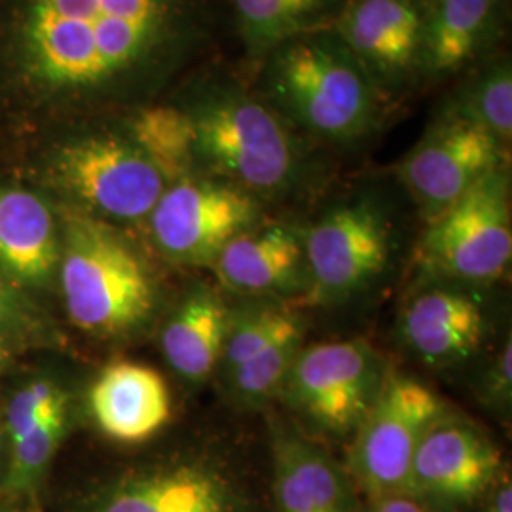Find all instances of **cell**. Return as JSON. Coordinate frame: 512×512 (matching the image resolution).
<instances>
[{
	"mask_svg": "<svg viewBox=\"0 0 512 512\" xmlns=\"http://www.w3.org/2000/svg\"><path fill=\"white\" fill-rule=\"evenodd\" d=\"M207 0H23V78L55 97H103L156 76L207 33Z\"/></svg>",
	"mask_w": 512,
	"mask_h": 512,
	"instance_id": "6da1fadb",
	"label": "cell"
},
{
	"mask_svg": "<svg viewBox=\"0 0 512 512\" xmlns=\"http://www.w3.org/2000/svg\"><path fill=\"white\" fill-rule=\"evenodd\" d=\"M262 63V99L296 128L336 145L376 128L384 93L330 27L287 40Z\"/></svg>",
	"mask_w": 512,
	"mask_h": 512,
	"instance_id": "7a4b0ae2",
	"label": "cell"
},
{
	"mask_svg": "<svg viewBox=\"0 0 512 512\" xmlns=\"http://www.w3.org/2000/svg\"><path fill=\"white\" fill-rule=\"evenodd\" d=\"M57 270L65 310L88 334H129L147 323L156 306V283L143 256L90 213L65 219Z\"/></svg>",
	"mask_w": 512,
	"mask_h": 512,
	"instance_id": "3957f363",
	"label": "cell"
},
{
	"mask_svg": "<svg viewBox=\"0 0 512 512\" xmlns=\"http://www.w3.org/2000/svg\"><path fill=\"white\" fill-rule=\"evenodd\" d=\"M186 109V107H184ZM196 133V162L247 194H279L300 171L289 122L236 82L213 80L186 109Z\"/></svg>",
	"mask_w": 512,
	"mask_h": 512,
	"instance_id": "277c9868",
	"label": "cell"
},
{
	"mask_svg": "<svg viewBox=\"0 0 512 512\" xmlns=\"http://www.w3.org/2000/svg\"><path fill=\"white\" fill-rule=\"evenodd\" d=\"M416 255L425 272L440 277L488 283L503 275L512 256L511 183L505 165L429 220Z\"/></svg>",
	"mask_w": 512,
	"mask_h": 512,
	"instance_id": "5b68a950",
	"label": "cell"
},
{
	"mask_svg": "<svg viewBox=\"0 0 512 512\" xmlns=\"http://www.w3.org/2000/svg\"><path fill=\"white\" fill-rule=\"evenodd\" d=\"M439 395L414 378L384 376L355 429L351 473L372 501L410 494L412 465L425 433L446 416Z\"/></svg>",
	"mask_w": 512,
	"mask_h": 512,
	"instance_id": "8992f818",
	"label": "cell"
},
{
	"mask_svg": "<svg viewBox=\"0 0 512 512\" xmlns=\"http://www.w3.org/2000/svg\"><path fill=\"white\" fill-rule=\"evenodd\" d=\"M382 382L378 353L368 342H325L300 349L281 397L319 431L346 437L363 420Z\"/></svg>",
	"mask_w": 512,
	"mask_h": 512,
	"instance_id": "52a82bcc",
	"label": "cell"
},
{
	"mask_svg": "<svg viewBox=\"0 0 512 512\" xmlns=\"http://www.w3.org/2000/svg\"><path fill=\"white\" fill-rule=\"evenodd\" d=\"M54 177L97 219H147L164 194V177L129 137L88 135L65 145Z\"/></svg>",
	"mask_w": 512,
	"mask_h": 512,
	"instance_id": "ba28073f",
	"label": "cell"
},
{
	"mask_svg": "<svg viewBox=\"0 0 512 512\" xmlns=\"http://www.w3.org/2000/svg\"><path fill=\"white\" fill-rule=\"evenodd\" d=\"M158 249L184 266H211L239 234L255 228L258 205L234 184L186 177L167 184L150 213Z\"/></svg>",
	"mask_w": 512,
	"mask_h": 512,
	"instance_id": "9c48e42d",
	"label": "cell"
},
{
	"mask_svg": "<svg viewBox=\"0 0 512 512\" xmlns=\"http://www.w3.org/2000/svg\"><path fill=\"white\" fill-rule=\"evenodd\" d=\"M503 167V145L486 129L444 110L399 165V179L427 220Z\"/></svg>",
	"mask_w": 512,
	"mask_h": 512,
	"instance_id": "30bf717a",
	"label": "cell"
},
{
	"mask_svg": "<svg viewBox=\"0 0 512 512\" xmlns=\"http://www.w3.org/2000/svg\"><path fill=\"white\" fill-rule=\"evenodd\" d=\"M425 0H344L330 29L380 92H399L425 74Z\"/></svg>",
	"mask_w": 512,
	"mask_h": 512,
	"instance_id": "8fae6325",
	"label": "cell"
},
{
	"mask_svg": "<svg viewBox=\"0 0 512 512\" xmlns=\"http://www.w3.org/2000/svg\"><path fill=\"white\" fill-rule=\"evenodd\" d=\"M310 302H332L363 289L389 258L387 224L370 203H346L311 226L304 238Z\"/></svg>",
	"mask_w": 512,
	"mask_h": 512,
	"instance_id": "7c38bea8",
	"label": "cell"
},
{
	"mask_svg": "<svg viewBox=\"0 0 512 512\" xmlns=\"http://www.w3.org/2000/svg\"><path fill=\"white\" fill-rule=\"evenodd\" d=\"M501 475L499 450L475 425L442 416L421 439L410 494L425 503L461 507L488 492Z\"/></svg>",
	"mask_w": 512,
	"mask_h": 512,
	"instance_id": "4fadbf2b",
	"label": "cell"
},
{
	"mask_svg": "<svg viewBox=\"0 0 512 512\" xmlns=\"http://www.w3.org/2000/svg\"><path fill=\"white\" fill-rule=\"evenodd\" d=\"M92 512H243V507L215 467L181 463L118 482Z\"/></svg>",
	"mask_w": 512,
	"mask_h": 512,
	"instance_id": "5bb4252c",
	"label": "cell"
},
{
	"mask_svg": "<svg viewBox=\"0 0 512 512\" xmlns=\"http://www.w3.org/2000/svg\"><path fill=\"white\" fill-rule=\"evenodd\" d=\"M99 429L118 442H143L171 418V393L162 374L139 363L107 366L90 393Z\"/></svg>",
	"mask_w": 512,
	"mask_h": 512,
	"instance_id": "9a60e30c",
	"label": "cell"
},
{
	"mask_svg": "<svg viewBox=\"0 0 512 512\" xmlns=\"http://www.w3.org/2000/svg\"><path fill=\"white\" fill-rule=\"evenodd\" d=\"M220 283L243 294H279L308 287L304 239L293 228L272 224L232 239L215 260Z\"/></svg>",
	"mask_w": 512,
	"mask_h": 512,
	"instance_id": "2e32d148",
	"label": "cell"
},
{
	"mask_svg": "<svg viewBox=\"0 0 512 512\" xmlns=\"http://www.w3.org/2000/svg\"><path fill=\"white\" fill-rule=\"evenodd\" d=\"M61 238L54 213L35 192L0 186V268L23 289L50 285Z\"/></svg>",
	"mask_w": 512,
	"mask_h": 512,
	"instance_id": "e0dca14e",
	"label": "cell"
},
{
	"mask_svg": "<svg viewBox=\"0 0 512 512\" xmlns=\"http://www.w3.org/2000/svg\"><path fill=\"white\" fill-rule=\"evenodd\" d=\"M404 340L429 365H452L476 353L484 338V313L473 296L431 289L408 302Z\"/></svg>",
	"mask_w": 512,
	"mask_h": 512,
	"instance_id": "ac0fdd59",
	"label": "cell"
},
{
	"mask_svg": "<svg viewBox=\"0 0 512 512\" xmlns=\"http://www.w3.org/2000/svg\"><path fill=\"white\" fill-rule=\"evenodd\" d=\"M274 492L279 512H351L348 480L323 450L296 433L275 435Z\"/></svg>",
	"mask_w": 512,
	"mask_h": 512,
	"instance_id": "d6986e66",
	"label": "cell"
},
{
	"mask_svg": "<svg viewBox=\"0 0 512 512\" xmlns=\"http://www.w3.org/2000/svg\"><path fill=\"white\" fill-rule=\"evenodd\" d=\"M232 311L219 294L200 287L184 298L162 332L169 366L188 382H205L219 368Z\"/></svg>",
	"mask_w": 512,
	"mask_h": 512,
	"instance_id": "ffe728a7",
	"label": "cell"
},
{
	"mask_svg": "<svg viewBox=\"0 0 512 512\" xmlns=\"http://www.w3.org/2000/svg\"><path fill=\"white\" fill-rule=\"evenodd\" d=\"M501 0H435L427 14L425 74L456 73L488 46Z\"/></svg>",
	"mask_w": 512,
	"mask_h": 512,
	"instance_id": "44dd1931",
	"label": "cell"
},
{
	"mask_svg": "<svg viewBox=\"0 0 512 512\" xmlns=\"http://www.w3.org/2000/svg\"><path fill=\"white\" fill-rule=\"evenodd\" d=\"M344 0H232L247 54L262 61L291 38L330 27Z\"/></svg>",
	"mask_w": 512,
	"mask_h": 512,
	"instance_id": "7402d4cb",
	"label": "cell"
},
{
	"mask_svg": "<svg viewBox=\"0 0 512 512\" xmlns=\"http://www.w3.org/2000/svg\"><path fill=\"white\" fill-rule=\"evenodd\" d=\"M129 139L167 184L190 177L194 165H198L194 124L181 107L154 105L139 110L131 122Z\"/></svg>",
	"mask_w": 512,
	"mask_h": 512,
	"instance_id": "603a6c76",
	"label": "cell"
},
{
	"mask_svg": "<svg viewBox=\"0 0 512 512\" xmlns=\"http://www.w3.org/2000/svg\"><path fill=\"white\" fill-rule=\"evenodd\" d=\"M446 110L486 129L505 147L512 137L511 59L499 57L478 69Z\"/></svg>",
	"mask_w": 512,
	"mask_h": 512,
	"instance_id": "cb8c5ba5",
	"label": "cell"
},
{
	"mask_svg": "<svg viewBox=\"0 0 512 512\" xmlns=\"http://www.w3.org/2000/svg\"><path fill=\"white\" fill-rule=\"evenodd\" d=\"M296 330H304L302 317L277 302H262L232 311L220 359L224 376Z\"/></svg>",
	"mask_w": 512,
	"mask_h": 512,
	"instance_id": "d4e9b609",
	"label": "cell"
},
{
	"mask_svg": "<svg viewBox=\"0 0 512 512\" xmlns=\"http://www.w3.org/2000/svg\"><path fill=\"white\" fill-rule=\"evenodd\" d=\"M302 338L304 330L291 332L226 376L239 403L262 408L281 395L294 359L302 349Z\"/></svg>",
	"mask_w": 512,
	"mask_h": 512,
	"instance_id": "484cf974",
	"label": "cell"
},
{
	"mask_svg": "<svg viewBox=\"0 0 512 512\" xmlns=\"http://www.w3.org/2000/svg\"><path fill=\"white\" fill-rule=\"evenodd\" d=\"M67 427V401L50 408L37 425L12 446L4 492L31 494L46 475Z\"/></svg>",
	"mask_w": 512,
	"mask_h": 512,
	"instance_id": "4316f807",
	"label": "cell"
},
{
	"mask_svg": "<svg viewBox=\"0 0 512 512\" xmlns=\"http://www.w3.org/2000/svg\"><path fill=\"white\" fill-rule=\"evenodd\" d=\"M46 336L44 319L18 283L0 268V338L10 346H29Z\"/></svg>",
	"mask_w": 512,
	"mask_h": 512,
	"instance_id": "83f0119b",
	"label": "cell"
},
{
	"mask_svg": "<svg viewBox=\"0 0 512 512\" xmlns=\"http://www.w3.org/2000/svg\"><path fill=\"white\" fill-rule=\"evenodd\" d=\"M63 401H67L65 393L50 380L33 382L19 389L8 404L6 412V431L10 446L18 444L50 408Z\"/></svg>",
	"mask_w": 512,
	"mask_h": 512,
	"instance_id": "f1b7e54d",
	"label": "cell"
},
{
	"mask_svg": "<svg viewBox=\"0 0 512 512\" xmlns=\"http://www.w3.org/2000/svg\"><path fill=\"white\" fill-rule=\"evenodd\" d=\"M512 387V346L511 340L499 351L494 366L484 380V397L499 408L511 403Z\"/></svg>",
	"mask_w": 512,
	"mask_h": 512,
	"instance_id": "f546056e",
	"label": "cell"
},
{
	"mask_svg": "<svg viewBox=\"0 0 512 512\" xmlns=\"http://www.w3.org/2000/svg\"><path fill=\"white\" fill-rule=\"evenodd\" d=\"M370 512H429V509L414 495H393L374 501Z\"/></svg>",
	"mask_w": 512,
	"mask_h": 512,
	"instance_id": "4dcf8cb0",
	"label": "cell"
},
{
	"mask_svg": "<svg viewBox=\"0 0 512 512\" xmlns=\"http://www.w3.org/2000/svg\"><path fill=\"white\" fill-rule=\"evenodd\" d=\"M494 488L488 512H512V486L509 476H497Z\"/></svg>",
	"mask_w": 512,
	"mask_h": 512,
	"instance_id": "1f68e13d",
	"label": "cell"
},
{
	"mask_svg": "<svg viewBox=\"0 0 512 512\" xmlns=\"http://www.w3.org/2000/svg\"><path fill=\"white\" fill-rule=\"evenodd\" d=\"M10 351L12 348L0 338V372L4 370V366L8 365V359H10Z\"/></svg>",
	"mask_w": 512,
	"mask_h": 512,
	"instance_id": "d6a6232c",
	"label": "cell"
}]
</instances>
